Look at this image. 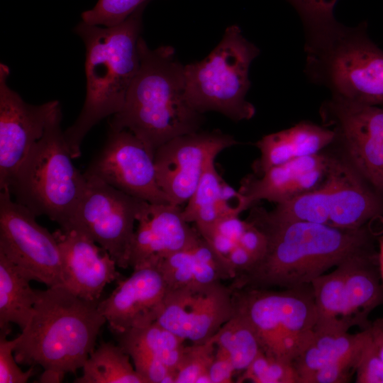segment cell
<instances>
[{
    "label": "cell",
    "instance_id": "6da1fadb",
    "mask_svg": "<svg viewBox=\"0 0 383 383\" xmlns=\"http://www.w3.org/2000/svg\"><path fill=\"white\" fill-rule=\"evenodd\" d=\"M248 220L265 234L266 252L229 286L243 288H293L310 284L328 270L375 246L368 225L346 229L306 221H272L252 207Z\"/></svg>",
    "mask_w": 383,
    "mask_h": 383
},
{
    "label": "cell",
    "instance_id": "7a4b0ae2",
    "mask_svg": "<svg viewBox=\"0 0 383 383\" xmlns=\"http://www.w3.org/2000/svg\"><path fill=\"white\" fill-rule=\"evenodd\" d=\"M138 47V70L109 127L131 131L155 154L167 141L201 131L204 117L187 100L184 65L174 49L170 45L150 49L142 37Z\"/></svg>",
    "mask_w": 383,
    "mask_h": 383
},
{
    "label": "cell",
    "instance_id": "3957f363",
    "mask_svg": "<svg viewBox=\"0 0 383 383\" xmlns=\"http://www.w3.org/2000/svg\"><path fill=\"white\" fill-rule=\"evenodd\" d=\"M98 304L62 285L38 290L31 318L17 336V362L42 367L40 382H60L66 374L82 368L106 323Z\"/></svg>",
    "mask_w": 383,
    "mask_h": 383
},
{
    "label": "cell",
    "instance_id": "277c9868",
    "mask_svg": "<svg viewBox=\"0 0 383 383\" xmlns=\"http://www.w3.org/2000/svg\"><path fill=\"white\" fill-rule=\"evenodd\" d=\"M145 6L112 27L79 23L74 32L86 48L87 93L82 109L64 131L72 158L81 155L87 133L104 118L118 113L140 66L138 40Z\"/></svg>",
    "mask_w": 383,
    "mask_h": 383
},
{
    "label": "cell",
    "instance_id": "5b68a950",
    "mask_svg": "<svg viewBox=\"0 0 383 383\" xmlns=\"http://www.w3.org/2000/svg\"><path fill=\"white\" fill-rule=\"evenodd\" d=\"M308 74L333 95L368 105H383V51L362 26L331 21L309 25Z\"/></svg>",
    "mask_w": 383,
    "mask_h": 383
},
{
    "label": "cell",
    "instance_id": "8992f818",
    "mask_svg": "<svg viewBox=\"0 0 383 383\" xmlns=\"http://www.w3.org/2000/svg\"><path fill=\"white\" fill-rule=\"evenodd\" d=\"M61 121L59 105L43 135L29 151L8 189L15 201L36 216H46L66 228L85 191L87 178L72 163Z\"/></svg>",
    "mask_w": 383,
    "mask_h": 383
},
{
    "label": "cell",
    "instance_id": "52a82bcc",
    "mask_svg": "<svg viewBox=\"0 0 383 383\" xmlns=\"http://www.w3.org/2000/svg\"><path fill=\"white\" fill-rule=\"evenodd\" d=\"M259 49L233 25L201 61L184 65L186 95L198 112L216 111L234 121L249 120L255 106L246 100L249 69Z\"/></svg>",
    "mask_w": 383,
    "mask_h": 383
},
{
    "label": "cell",
    "instance_id": "ba28073f",
    "mask_svg": "<svg viewBox=\"0 0 383 383\" xmlns=\"http://www.w3.org/2000/svg\"><path fill=\"white\" fill-rule=\"evenodd\" d=\"M231 290L234 309L251 326L261 350L294 362L309 344L317 323L311 284L279 290Z\"/></svg>",
    "mask_w": 383,
    "mask_h": 383
},
{
    "label": "cell",
    "instance_id": "9c48e42d",
    "mask_svg": "<svg viewBox=\"0 0 383 383\" xmlns=\"http://www.w3.org/2000/svg\"><path fill=\"white\" fill-rule=\"evenodd\" d=\"M326 177L316 189L276 204L262 215L272 221H306L357 229L383 216V201L337 154L329 153Z\"/></svg>",
    "mask_w": 383,
    "mask_h": 383
},
{
    "label": "cell",
    "instance_id": "30bf717a",
    "mask_svg": "<svg viewBox=\"0 0 383 383\" xmlns=\"http://www.w3.org/2000/svg\"><path fill=\"white\" fill-rule=\"evenodd\" d=\"M316 328L348 331L369 327V316L383 305L378 252L375 246L350 256L330 273L313 279Z\"/></svg>",
    "mask_w": 383,
    "mask_h": 383
},
{
    "label": "cell",
    "instance_id": "8fae6325",
    "mask_svg": "<svg viewBox=\"0 0 383 383\" xmlns=\"http://www.w3.org/2000/svg\"><path fill=\"white\" fill-rule=\"evenodd\" d=\"M323 125L332 129L337 154L383 201V105H368L338 96L325 101Z\"/></svg>",
    "mask_w": 383,
    "mask_h": 383
},
{
    "label": "cell",
    "instance_id": "7c38bea8",
    "mask_svg": "<svg viewBox=\"0 0 383 383\" xmlns=\"http://www.w3.org/2000/svg\"><path fill=\"white\" fill-rule=\"evenodd\" d=\"M84 176L85 191L66 228L82 231L106 250L118 267L127 268L135 223L144 201L97 177Z\"/></svg>",
    "mask_w": 383,
    "mask_h": 383
},
{
    "label": "cell",
    "instance_id": "4fadbf2b",
    "mask_svg": "<svg viewBox=\"0 0 383 383\" xmlns=\"http://www.w3.org/2000/svg\"><path fill=\"white\" fill-rule=\"evenodd\" d=\"M36 216L14 201L8 188L0 189V252L48 287L62 285L60 250L53 233Z\"/></svg>",
    "mask_w": 383,
    "mask_h": 383
},
{
    "label": "cell",
    "instance_id": "5bb4252c",
    "mask_svg": "<svg viewBox=\"0 0 383 383\" xmlns=\"http://www.w3.org/2000/svg\"><path fill=\"white\" fill-rule=\"evenodd\" d=\"M240 143L219 130L177 136L154 154L157 181L168 202L181 206L194 192L207 165L223 150Z\"/></svg>",
    "mask_w": 383,
    "mask_h": 383
},
{
    "label": "cell",
    "instance_id": "9a60e30c",
    "mask_svg": "<svg viewBox=\"0 0 383 383\" xmlns=\"http://www.w3.org/2000/svg\"><path fill=\"white\" fill-rule=\"evenodd\" d=\"M150 203H169L159 187L154 153L128 130L109 131L104 146L84 173Z\"/></svg>",
    "mask_w": 383,
    "mask_h": 383
},
{
    "label": "cell",
    "instance_id": "2e32d148",
    "mask_svg": "<svg viewBox=\"0 0 383 383\" xmlns=\"http://www.w3.org/2000/svg\"><path fill=\"white\" fill-rule=\"evenodd\" d=\"M234 312L233 292L221 282L167 289L160 325L184 340L211 339Z\"/></svg>",
    "mask_w": 383,
    "mask_h": 383
},
{
    "label": "cell",
    "instance_id": "e0dca14e",
    "mask_svg": "<svg viewBox=\"0 0 383 383\" xmlns=\"http://www.w3.org/2000/svg\"><path fill=\"white\" fill-rule=\"evenodd\" d=\"M9 68L0 64V189L8 188L19 166L41 138L57 107L52 100L30 104L10 88Z\"/></svg>",
    "mask_w": 383,
    "mask_h": 383
},
{
    "label": "cell",
    "instance_id": "ac0fdd59",
    "mask_svg": "<svg viewBox=\"0 0 383 383\" xmlns=\"http://www.w3.org/2000/svg\"><path fill=\"white\" fill-rule=\"evenodd\" d=\"M117 287L98 304V309L111 330L118 335L155 322L162 311L167 284L155 265L133 269Z\"/></svg>",
    "mask_w": 383,
    "mask_h": 383
},
{
    "label": "cell",
    "instance_id": "d6986e66",
    "mask_svg": "<svg viewBox=\"0 0 383 383\" xmlns=\"http://www.w3.org/2000/svg\"><path fill=\"white\" fill-rule=\"evenodd\" d=\"M128 267L155 264L186 248L200 235L182 216L181 206L144 201L137 215Z\"/></svg>",
    "mask_w": 383,
    "mask_h": 383
},
{
    "label": "cell",
    "instance_id": "ffe728a7",
    "mask_svg": "<svg viewBox=\"0 0 383 383\" xmlns=\"http://www.w3.org/2000/svg\"><path fill=\"white\" fill-rule=\"evenodd\" d=\"M53 234L61 253L63 286L83 299L99 302L106 285L120 279L116 262L77 228H60Z\"/></svg>",
    "mask_w": 383,
    "mask_h": 383
},
{
    "label": "cell",
    "instance_id": "44dd1931",
    "mask_svg": "<svg viewBox=\"0 0 383 383\" xmlns=\"http://www.w3.org/2000/svg\"><path fill=\"white\" fill-rule=\"evenodd\" d=\"M329 157L322 151L248 176L239 189L243 211L262 200L282 204L316 189L326 177Z\"/></svg>",
    "mask_w": 383,
    "mask_h": 383
},
{
    "label": "cell",
    "instance_id": "7402d4cb",
    "mask_svg": "<svg viewBox=\"0 0 383 383\" xmlns=\"http://www.w3.org/2000/svg\"><path fill=\"white\" fill-rule=\"evenodd\" d=\"M335 135L332 129L308 121L264 135L255 143L260 155L253 163V174L259 177L274 166L319 153L332 145Z\"/></svg>",
    "mask_w": 383,
    "mask_h": 383
},
{
    "label": "cell",
    "instance_id": "603a6c76",
    "mask_svg": "<svg viewBox=\"0 0 383 383\" xmlns=\"http://www.w3.org/2000/svg\"><path fill=\"white\" fill-rule=\"evenodd\" d=\"M155 266L167 289L235 277L226 263L201 235L186 248L160 259Z\"/></svg>",
    "mask_w": 383,
    "mask_h": 383
},
{
    "label": "cell",
    "instance_id": "cb8c5ba5",
    "mask_svg": "<svg viewBox=\"0 0 383 383\" xmlns=\"http://www.w3.org/2000/svg\"><path fill=\"white\" fill-rule=\"evenodd\" d=\"M242 194L228 185L220 176L215 160L206 167L200 181L184 209L182 216L193 223L198 231L207 228L229 216H239Z\"/></svg>",
    "mask_w": 383,
    "mask_h": 383
},
{
    "label": "cell",
    "instance_id": "d4e9b609",
    "mask_svg": "<svg viewBox=\"0 0 383 383\" xmlns=\"http://www.w3.org/2000/svg\"><path fill=\"white\" fill-rule=\"evenodd\" d=\"M368 336L367 329L351 334L345 331L315 328L309 344L293 362L301 383L321 368L360 356Z\"/></svg>",
    "mask_w": 383,
    "mask_h": 383
},
{
    "label": "cell",
    "instance_id": "484cf974",
    "mask_svg": "<svg viewBox=\"0 0 383 383\" xmlns=\"http://www.w3.org/2000/svg\"><path fill=\"white\" fill-rule=\"evenodd\" d=\"M33 276L0 252V328L9 334L10 324L21 331L28 324L38 297V290L31 288Z\"/></svg>",
    "mask_w": 383,
    "mask_h": 383
},
{
    "label": "cell",
    "instance_id": "4316f807",
    "mask_svg": "<svg viewBox=\"0 0 383 383\" xmlns=\"http://www.w3.org/2000/svg\"><path fill=\"white\" fill-rule=\"evenodd\" d=\"M184 341L156 321L118 335V345L126 353H142L164 364L176 374Z\"/></svg>",
    "mask_w": 383,
    "mask_h": 383
},
{
    "label": "cell",
    "instance_id": "83f0119b",
    "mask_svg": "<svg viewBox=\"0 0 383 383\" xmlns=\"http://www.w3.org/2000/svg\"><path fill=\"white\" fill-rule=\"evenodd\" d=\"M123 348L102 342L95 348L82 367V374L76 383H146L131 362Z\"/></svg>",
    "mask_w": 383,
    "mask_h": 383
},
{
    "label": "cell",
    "instance_id": "f1b7e54d",
    "mask_svg": "<svg viewBox=\"0 0 383 383\" xmlns=\"http://www.w3.org/2000/svg\"><path fill=\"white\" fill-rule=\"evenodd\" d=\"M211 339L230 356L236 372H243L261 350L251 326L235 309L232 316Z\"/></svg>",
    "mask_w": 383,
    "mask_h": 383
},
{
    "label": "cell",
    "instance_id": "f546056e",
    "mask_svg": "<svg viewBox=\"0 0 383 383\" xmlns=\"http://www.w3.org/2000/svg\"><path fill=\"white\" fill-rule=\"evenodd\" d=\"M216 350V345L211 338L185 345L177 368L175 383H211L209 369Z\"/></svg>",
    "mask_w": 383,
    "mask_h": 383
},
{
    "label": "cell",
    "instance_id": "4dcf8cb0",
    "mask_svg": "<svg viewBox=\"0 0 383 383\" xmlns=\"http://www.w3.org/2000/svg\"><path fill=\"white\" fill-rule=\"evenodd\" d=\"M301 383L293 362L268 355L262 350L240 373L237 382Z\"/></svg>",
    "mask_w": 383,
    "mask_h": 383
},
{
    "label": "cell",
    "instance_id": "1f68e13d",
    "mask_svg": "<svg viewBox=\"0 0 383 383\" xmlns=\"http://www.w3.org/2000/svg\"><path fill=\"white\" fill-rule=\"evenodd\" d=\"M368 340L355 372L357 383H383V316L366 328Z\"/></svg>",
    "mask_w": 383,
    "mask_h": 383
},
{
    "label": "cell",
    "instance_id": "d6a6232c",
    "mask_svg": "<svg viewBox=\"0 0 383 383\" xmlns=\"http://www.w3.org/2000/svg\"><path fill=\"white\" fill-rule=\"evenodd\" d=\"M150 0H99L91 9L82 13L84 23L112 27L125 21L131 14Z\"/></svg>",
    "mask_w": 383,
    "mask_h": 383
},
{
    "label": "cell",
    "instance_id": "836d02e7",
    "mask_svg": "<svg viewBox=\"0 0 383 383\" xmlns=\"http://www.w3.org/2000/svg\"><path fill=\"white\" fill-rule=\"evenodd\" d=\"M248 223L247 220H240L239 216H229L198 232L226 263V257L239 245Z\"/></svg>",
    "mask_w": 383,
    "mask_h": 383
},
{
    "label": "cell",
    "instance_id": "e575fe53",
    "mask_svg": "<svg viewBox=\"0 0 383 383\" xmlns=\"http://www.w3.org/2000/svg\"><path fill=\"white\" fill-rule=\"evenodd\" d=\"M7 334H0V383H26L34 374L33 365L26 372L18 366L14 349L18 338H6Z\"/></svg>",
    "mask_w": 383,
    "mask_h": 383
},
{
    "label": "cell",
    "instance_id": "d590c367",
    "mask_svg": "<svg viewBox=\"0 0 383 383\" xmlns=\"http://www.w3.org/2000/svg\"><path fill=\"white\" fill-rule=\"evenodd\" d=\"M360 356L348 358L318 370L304 383H345L355 374Z\"/></svg>",
    "mask_w": 383,
    "mask_h": 383
},
{
    "label": "cell",
    "instance_id": "8d00e7d4",
    "mask_svg": "<svg viewBox=\"0 0 383 383\" xmlns=\"http://www.w3.org/2000/svg\"><path fill=\"white\" fill-rule=\"evenodd\" d=\"M308 25L333 19V10L337 0H290Z\"/></svg>",
    "mask_w": 383,
    "mask_h": 383
},
{
    "label": "cell",
    "instance_id": "74e56055",
    "mask_svg": "<svg viewBox=\"0 0 383 383\" xmlns=\"http://www.w3.org/2000/svg\"><path fill=\"white\" fill-rule=\"evenodd\" d=\"M236 370L230 356L216 346L214 359L209 369L211 383H231Z\"/></svg>",
    "mask_w": 383,
    "mask_h": 383
},
{
    "label": "cell",
    "instance_id": "f35d334b",
    "mask_svg": "<svg viewBox=\"0 0 383 383\" xmlns=\"http://www.w3.org/2000/svg\"><path fill=\"white\" fill-rule=\"evenodd\" d=\"M378 262L380 276L383 284V235L378 240Z\"/></svg>",
    "mask_w": 383,
    "mask_h": 383
}]
</instances>
